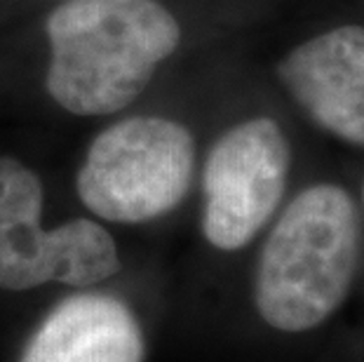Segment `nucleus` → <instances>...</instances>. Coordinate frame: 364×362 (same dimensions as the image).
<instances>
[{
    "instance_id": "f03ea898",
    "label": "nucleus",
    "mask_w": 364,
    "mask_h": 362,
    "mask_svg": "<svg viewBox=\"0 0 364 362\" xmlns=\"http://www.w3.org/2000/svg\"><path fill=\"white\" fill-rule=\"evenodd\" d=\"M360 261V214L346 188L315 183L287 205L257 268V308L270 327L306 332L346 302Z\"/></svg>"
},
{
    "instance_id": "f257e3e1",
    "label": "nucleus",
    "mask_w": 364,
    "mask_h": 362,
    "mask_svg": "<svg viewBox=\"0 0 364 362\" xmlns=\"http://www.w3.org/2000/svg\"><path fill=\"white\" fill-rule=\"evenodd\" d=\"M181 38L158 0H59L45 17V90L78 118L115 115L144 95Z\"/></svg>"
},
{
    "instance_id": "39448f33",
    "label": "nucleus",
    "mask_w": 364,
    "mask_h": 362,
    "mask_svg": "<svg viewBox=\"0 0 364 362\" xmlns=\"http://www.w3.org/2000/svg\"><path fill=\"white\" fill-rule=\"evenodd\" d=\"M291 151L280 122L257 115L226 129L203 172V233L216 250L254 240L284 196Z\"/></svg>"
},
{
    "instance_id": "423d86ee",
    "label": "nucleus",
    "mask_w": 364,
    "mask_h": 362,
    "mask_svg": "<svg viewBox=\"0 0 364 362\" xmlns=\"http://www.w3.org/2000/svg\"><path fill=\"white\" fill-rule=\"evenodd\" d=\"M277 80L322 129L364 146V26H336L299 43L277 64Z\"/></svg>"
},
{
    "instance_id": "6e6552de",
    "label": "nucleus",
    "mask_w": 364,
    "mask_h": 362,
    "mask_svg": "<svg viewBox=\"0 0 364 362\" xmlns=\"http://www.w3.org/2000/svg\"><path fill=\"white\" fill-rule=\"evenodd\" d=\"M362 200H364V188H362Z\"/></svg>"
},
{
    "instance_id": "7ed1b4c3",
    "label": "nucleus",
    "mask_w": 364,
    "mask_h": 362,
    "mask_svg": "<svg viewBox=\"0 0 364 362\" xmlns=\"http://www.w3.org/2000/svg\"><path fill=\"white\" fill-rule=\"evenodd\" d=\"M196 172V139L179 120L127 115L87 146L75 176L82 205L113 223H146L172 212Z\"/></svg>"
},
{
    "instance_id": "0eeeda50",
    "label": "nucleus",
    "mask_w": 364,
    "mask_h": 362,
    "mask_svg": "<svg viewBox=\"0 0 364 362\" xmlns=\"http://www.w3.org/2000/svg\"><path fill=\"white\" fill-rule=\"evenodd\" d=\"M21 362H144V334L120 299L78 294L41 322Z\"/></svg>"
},
{
    "instance_id": "20e7f679",
    "label": "nucleus",
    "mask_w": 364,
    "mask_h": 362,
    "mask_svg": "<svg viewBox=\"0 0 364 362\" xmlns=\"http://www.w3.org/2000/svg\"><path fill=\"white\" fill-rule=\"evenodd\" d=\"M43 181L17 158L0 156V289L61 282L90 287L120 273L113 235L92 219L43 226Z\"/></svg>"
}]
</instances>
